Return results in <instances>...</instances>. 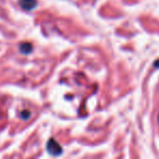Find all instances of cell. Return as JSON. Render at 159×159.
Instances as JSON below:
<instances>
[{
	"label": "cell",
	"mask_w": 159,
	"mask_h": 159,
	"mask_svg": "<svg viewBox=\"0 0 159 159\" xmlns=\"http://www.w3.org/2000/svg\"><path fill=\"white\" fill-rule=\"evenodd\" d=\"M48 150L52 155H59L60 152H61V147H60L53 139H50L48 143Z\"/></svg>",
	"instance_id": "6da1fadb"
},
{
	"label": "cell",
	"mask_w": 159,
	"mask_h": 159,
	"mask_svg": "<svg viewBox=\"0 0 159 159\" xmlns=\"http://www.w3.org/2000/svg\"><path fill=\"white\" fill-rule=\"evenodd\" d=\"M29 115H30L29 111H23V112H22V118H23V119H25V118L27 119V118H29Z\"/></svg>",
	"instance_id": "277c9868"
},
{
	"label": "cell",
	"mask_w": 159,
	"mask_h": 159,
	"mask_svg": "<svg viewBox=\"0 0 159 159\" xmlns=\"http://www.w3.org/2000/svg\"><path fill=\"white\" fill-rule=\"evenodd\" d=\"M156 120H157V125L159 128V105H158V108H157V115H156Z\"/></svg>",
	"instance_id": "3957f363"
},
{
	"label": "cell",
	"mask_w": 159,
	"mask_h": 159,
	"mask_svg": "<svg viewBox=\"0 0 159 159\" xmlns=\"http://www.w3.org/2000/svg\"><path fill=\"white\" fill-rule=\"evenodd\" d=\"M20 6L25 10H31L36 6L35 0H20Z\"/></svg>",
	"instance_id": "7a4b0ae2"
}]
</instances>
